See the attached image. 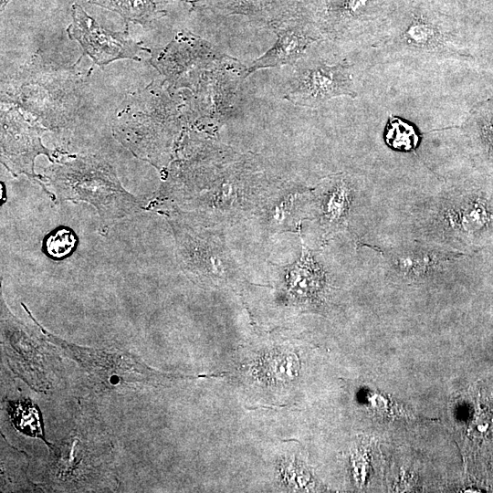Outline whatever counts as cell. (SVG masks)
<instances>
[{
  "instance_id": "5b68a950",
  "label": "cell",
  "mask_w": 493,
  "mask_h": 493,
  "mask_svg": "<svg viewBox=\"0 0 493 493\" xmlns=\"http://www.w3.org/2000/svg\"><path fill=\"white\" fill-rule=\"evenodd\" d=\"M427 216V234L438 242L452 244L481 230L490 222L491 215L480 199L450 194L434 205Z\"/></svg>"
},
{
  "instance_id": "30bf717a",
  "label": "cell",
  "mask_w": 493,
  "mask_h": 493,
  "mask_svg": "<svg viewBox=\"0 0 493 493\" xmlns=\"http://www.w3.org/2000/svg\"><path fill=\"white\" fill-rule=\"evenodd\" d=\"M168 0H89L90 3L114 11L126 21L146 24L166 15Z\"/></svg>"
},
{
  "instance_id": "7c38bea8",
  "label": "cell",
  "mask_w": 493,
  "mask_h": 493,
  "mask_svg": "<svg viewBox=\"0 0 493 493\" xmlns=\"http://www.w3.org/2000/svg\"><path fill=\"white\" fill-rule=\"evenodd\" d=\"M76 242L72 231L61 228L47 236L45 246L47 255L58 259L67 257L73 250Z\"/></svg>"
},
{
  "instance_id": "ba28073f",
  "label": "cell",
  "mask_w": 493,
  "mask_h": 493,
  "mask_svg": "<svg viewBox=\"0 0 493 493\" xmlns=\"http://www.w3.org/2000/svg\"><path fill=\"white\" fill-rule=\"evenodd\" d=\"M448 259L445 252L411 247L394 252L391 257V267L402 277L418 280L433 275Z\"/></svg>"
},
{
  "instance_id": "8fae6325",
  "label": "cell",
  "mask_w": 493,
  "mask_h": 493,
  "mask_svg": "<svg viewBox=\"0 0 493 493\" xmlns=\"http://www.w3.org/2000/svg\"><path fill=\"white\" fill-rule=\"evenodd\" d=\"M10 419L16 428L25 435L43 438L40 414L28 400L8 404Z\"/></svg>"
},
{
  "instance_id": "277c9868",
  "label": "cell",
  "mask_w": 493,
  "mask_h": 493,
  "mask_svg": "<svg viewBox=\"0 0 493 493\" xmlns=\"http://www.w3.org/2000/svg\"><path fill=\"white\" fill-rule=\"evenodd\" d=\"M71 15L73 21L67 30L69 38L77 41L98 65L121 58L141 60L143 52H151L136 43L127 30L113 32L103 28L77 4L72 5Z\"/></svg>"
},
{
  "instance_id": "3957f363",
  "label": "cell",
  "mask_w": 493,
  "mask_h": 493,
  "mask_svg": "<svg viewBox=\"0 0 493 493\" xmlns=\"http://www.w3.org/2000/svg\"><path fill=\"white\" fill-rule=\"evenodd\" d=\"M267 26L276 34L277 40L272 47L253 61L246 69L243 78L258 69L293 65L304 58L306 51L314 43L323 37L300 4L296 9L273 20Z\"/></svg>"
},
{
  "instance_id": "8992f818",
  "label": "cell",
  "mask_w": 493,
  "mask_h": 493,
  "mask_svg": "<svg viewBox=\"0 0 493 493\" xmlns=\"http://www.w3.org/2000/svg\"><path fill=\"white\" fill-rule=\"evenodd\" d=\"M382 44L398 53L445 58L453 55V35L422 17L413 19L398 33L386 37Z\"/></svg>"
},
{
  "instance_id": "52a82bcc",
  "label": "cell",
  "mask_w": 493,
  "mask_h": 493,
  "mask_svg": "<svg viewBox=\"0 0 493 493\" xmlns=\"http://www.w3.org/2000/svg\"><path fill=\"white\" fill-rule=\"evenodd\" d=\"M4 156L12 170L34 175V158L39 153L48 155L40 141L39 130L28 124L21 113L10 111L3 122Z\"/></svg>"
},
{
  "instance_id": "5bb4252c",
  "label": "cell",
  "mask_w": 493,
  "mask_h": 493,
  "mask_svg": "<svg viewBox=\"0 0 493 493\" xmlns=\"http://www.w3.org/2000/svg\"><path fill=\"white\" fill-rule=\"evenodd\" d=\"M368 403L378 414L389 417H410L409 412L403 409L402 406L391 403L385 396L380 393H372L368 397Z\"/></svg>"
},
{
  "instance_id": "7a4b0ae2",
  "label": "cell",
  "mask_w": 493,
  "mask_h": 493,
  "mask_svg": "<svg viewBox=\"0 0 493 493\" xmlns=\"http://www.w3.org/2000/svg\"><path fill=\"white\" fill-rule=\"evenodd\" d=\"M341 96H357L350 64L341 61L329 65L312 60L298 68L283 97L295 105L316 108Z\"/></svg>"
},
{
  "instance_id": "9c48e42d",
  "label": "cell",
  "mask_w": 493,
  "mask_h": 493,
  "mask_svg": "<svg viewBox=\"0 0 493 493\" xmlns=\"http://www.w3.org/2000/svg\"><path fill=\"white\" fill-rule=\"evenodd\" d=\"M301 0H213L212 5L225 15H239L268 25L296 9Z\"/></svg>"
},
{
  "instance_id": "6da1fadb",
  "label": "cell",
  "mask_w": 493,
  "mask_h": 493,
  "mask_svg": "<svg viewBox=\"0 0 493 493\" xmlns=\"http://www.w3.org/2000/svg\"><path fill=\"white\" fill-rule=\"evenodd\" d=\"M50 173L63 199L89 202L103 218H120L138 207L136 198L123 189L107 163L81 158L54 166Z\"/></svg>"
},
{
  "instance_id": "9a60e30c",
  "label": "cell",
  "mask_w": 493,
  "mask_h": 493,
  "mask_svg": "<svg viewBox=\"0 0 493 493\" xmlns=\"http://www.w3.org/2000/svg\"><path fill=\"white\" fill-rule=\"evenodd\" d=\"M481 132L488 147L493 152V116L486 119L481 128Z\"/></svg>"
},
{
  "instance_id": "4fadbf2b",
  "label": "cell",
  "mask_w": 493,
  "mask_h": 493,
  "mask_svg": "<svg viewBox=\"0 0 493 493\" xmlns=\"http://www.w3.org/2000/svg\"><path fill=\"white\" fill-rule=\"evenodd\" d=\"M325 205V215L330 221H340L349 206V189L344 182L336 183Z\"/></svg>"
}]
</instances>
